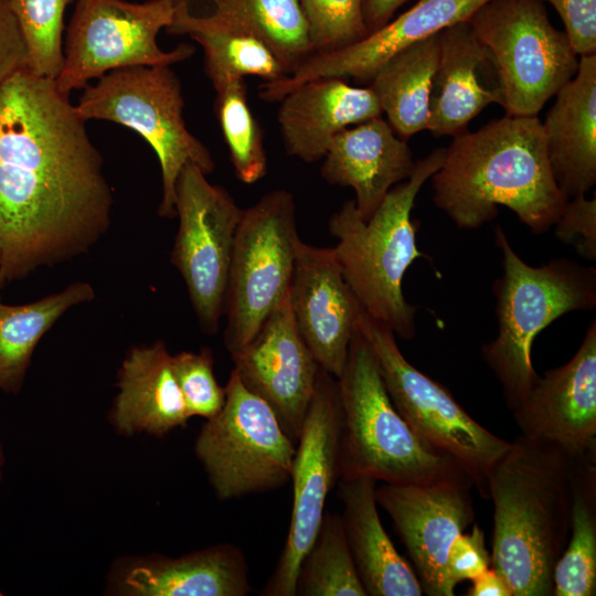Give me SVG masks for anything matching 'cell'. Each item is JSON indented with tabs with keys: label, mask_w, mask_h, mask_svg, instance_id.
Instances as JSON below:
<instances>
[{
	"label": "cell",
	"mask_w": 596,
	"mask_h": 596,
	"mask_svg": "<svg viewBox=\"0 0 596 596\" xmlns=\"http://www.w3.org/2000/svg\"><path fill=\"white\" fill-rule=\"evenodd\" d=\"M162 340L134 345L117 372L118 392L109 412L115 430L124 436L162 437L190 418Z\"/></svg>",
	"instance_id": "d4e9b609"
},
{
	"label": "cell",
	"mask_w": 596,
	"mask_h": 596,
	"mask_svg": "<svg viewBox=\"0 0 596 596\" xmlns=\"http://www.w3.org/2000/svg\"><path fill=\"white\" fill-rule=\"evenodd\" d=\"M299 596H366L358 575L341 515L324 511L296 579Z\"/></svg>",
	"instance_id": "1f68e13d"
},
{
	"label": "cell",
	"mask_w": 596,
	"mask_h": 596,
	"mask_svg": "<svg viewBox=\"0 0 596 596\" xmlns=\"http://www.w3.org/2000/svg\"><path fill=\"white\" fill-rule=\"evenodd\" d=\"M488 0H417L382 28L344 47L315 53L284 78L260 84L258 95L278 102L296 86L319 77L370 82L395 54L443 29L467 21Z\"/></svg>",
	"instance_id": "e0dca14e"
},
{
	"label": "cell",
	"mask_w": 596,
	"mask_h": 596,
	"mask_svg": "<svg viewBox=\"0 0 596 596\" xmlns=\"http://www.w3.org/2000/svg\"><path fill=\"white\" fill-rule=\"evenodd\" d=\"M300 238L292 194L276 189L243 210L224 300V345L245 347L288 297Z\"/></svg>",
	"instance_id": "9c48e42d"
},
{
	"label": "cell",
	"mask_w": 596,
	"mask_h": 596,
	"mask_svg": "<svg viewBox=\"0 0 596 596\" xmlns=\"http://www.w3.org/2000/svg\"><path fill=\"white\" fill-rule=\"evenodd\" d=\"M557 240L573 245L582 257L596 259V198L578 195L568 199L561 216L553 225Z\"/></svg>",
	"instance_id": "8d00e7d4"
},
{
	"label": "cell",
	"mask_w": 596,
	"mask_h": 596,
	"mask_svg": "<svg viewBox=\"0 0 596 596\" xmlns=\"http://www.w3.org/2000/svg\"><path fill=\"white\" fill-rule=\"evenodd\" d=\"M467 21L493 55L508 116H538L577 72L578 55L542 0H488Z\"/></svg>",
	"instance_id": "30bf717a"
},
{
	"label": "cell",
	"mask_w": 596,
	"mask_h": 596,
	"mask_svg": "<svg viewBox=\"0 0 596 596\" xmlns=\"http://www.w3.org/2000/svg\"><path fill=\"white\" fill-rule=\"evenodd\" d=\"M596 594V448L577 455L570 535L553 572V595Z\"/></svg>",
	"instance_id": "f546056e"
},
{
	"label": "cell",
	"mask_w": 596,
	"mask_h": 596,
	"mask_svg": "<svg viewBox=\"0 0 596 596\" xmlns=\"http://www.w3.org/2000/svg\"><path fill=\"white\" fill-rule=\"evenodd\" d=\"M366 0H300L315 53L330 52L369 34Z\"/></svg>",
	"instance_id": "e575fe53"
},
{
	"label": "cell",
	"mask_w": 596,
	"mask_h": 596,
	"mask_svg": "<svg viewBox=\"0 0 596 596\" xmlns=\"http://www.w3.org/2000/svg\"><path fill=\"white\" fill-rule=\"evenodd\" d=\"M3 284H4V283H3V279H2V276H1V270H0V288H1V286H2Z\"/></svg>",
	"instance_id": "ee69618b"
},
{
	"label": "cell",
	"mask_w": 596,
	"mask_h": 596,
	"mask_svg": "<svg viewBox=\"0 0 596 596\" xmlns=\"http://www.w3.org/2000/svg\"><path fill=\"white\" fill-rule=\"evenodd\" d=\"M170 66L110 71L83 88L75 105L85 121L99 119L123 125L153 149L162 180L157 212L163 219L175 217V183L182 168L191 162L207 175L215 167L210 150L184 123L181 83Z\"/></svg>",
	"instance_id": "52a82bcc"
},
{
	"label": "cell",
	"mask_w": 596,
	"mask_h": 596,
	"mask_svg": "<svg viewBox=\"0 0 596 596\" xmlns=\"http://www.w3.org/2000/svg\"><path fill=\"white\" fill-rule=\"evenodd\" d=\"M29 67L28 52L8 0H0V85Z\"/></svg>",
	"instance_id": "ab89813d"
},
{
	"label": "cell",
	"mask_w": 596,
	"mask_h": 596,
	"mask_svg": "<svg viewBox=\"0 0 596 596\" xmlns=\"http://www.w3.org/2000/svg\"><path fill=\"white\" fill-rule=\"evenodd\" d=\"M94 298L89 283L74 281L29 304L0 302V391L19 393L41 339L65 312Z\"/></svg>",
	"instance_id": "83f0119b"
},
{
	"label": "cell",
	"mask_w": 596,
	"mask_h": 596,
	"mask_svg": "<svg viewBox=\"0 0 596 596\" xmlns=\"http://www.w3.org/2000/svg\"><path fill=\"white\" fill-rule=\"evenodd\" d=\"M231 356L243 385L270 406L296 444L320 366L298 331L289 297L269 315L254 338Z\"/></svg>",
	"instance_id": "2e32d148"
},
{
	"label": "cell",
	"mask_w": 596,
	"mask_h": 596,
	"mask_svg": "<svg viewBox=\"0 0 596 596\" xmlns=\"http://www.w3.org/2000/svg\"><path fill=\"white\" fill-rule=\"evenodd\" d=\"M444 158L445 148H436L417 160L411 177L389 191L368 221L359 214L354 200H348L328 224L338 241L332 248L344 279L361 307L404 340L416 334L418 308L405 299L402 281L413 262L425 256L417 248L411 213L421 188Z\"/></svg>",
	"instance_id": "277c9868"
},
{
	"label": "cell",
	"mask_w": 596,
	"mask_h": 596,
	"mask_svg": "<svg viewBox=\"0 0 596 596\" xmlns=\"http://www.w3.org/2000/svg\"><path fill=\"white\" fill-rule=\"evenodd\" d=\"M3 465H4V454H3V449H2V446L0 444V480L2 478V468H3Z\"/></svg>",
	"instance_id": "7bdbcfd3"
},
{
	"label": "cell",
	"mask_w": 596,
	"mask_h": 596,
	"mask_svg": "<svg viewBox=\"0 0 596 596\" xmlns=\"http://www.w3.org/2000/svg\"><path fill=\"white\" fill-rule=\"evenodd\" d=\"M322 159L321 177L329 184L354 190L364 221L395 184L411 177L416 164L406 140L382 116L341 130Z\"/></svg>",
	"instance_id": "7402d4cb"
},
{
	"label": "cell",
	"mask_w": 596,
	"mask_h": 596,
	"mask_svg": "<svg viewBox=\"0 0 596 596\" xmlns=\"http://www.w3.org/2000/svg\"><path fill=\"white\" fill-rule=\"evenodd\" d=\"M470 489L451 481L375 487L376 503L390 515L424 594L454 595L447 557L454 540L473 522Z\"/></svg>",
	"instance_id": "9a60e30c"
},
{
	"label": "cell",
	"mask_w": 596,
	"mask_h": 596,
	"mask_svg": "<svg viewBox=\"0 0 596 596\" xmlns=\"http://www.w3.org/2000/svg\"><path fill=\"white\" fill-rule=\"evenodd\" d=\"M277 120L285 150L304 162L322 159L343 129L382 116L370 86H351L341 77H319L289 91Z\"/></svg>",
	"instance_id": "603a6c76"
},
{
	"label": "cell",
	"mask_w": 596,
	"mask_h": 596,
	"mask_svg": "<svg viewBox=\"0 0 596 596\" xmlns=\"http://www.w3.org/2000/svg\"><path fill=\"white\" fill-rule=\"evenodd\" d=\"M520 435L555 444L573 455L596 448V321L574 356L538 376L512 411Z\"/></svg>",
	"instance_id": "ac0fdd59"
},
{
	"label": "cell",
	"mask_w": 596,
	"mask_h": 596,
	"mask_svg": "<svg viewBox=\"0 0 596 596\" xmlns=\"http://www.w3.org/2000/svg\"><path fill=\"white\" fill-rule=\"evenodd\" d=\"M107 590L120 596H246L251 585L244 553L223 543L177 557L118 558L109 572Z\"/></svg>",
	"instance_id": "ffe728a7"
},
{
	"label": "cell",
	"mask_w": 596,
	"mask_h": 596,
	"mask_svg": "<svg viewBox=\"0 0 596 596\" xmlns=\"http://www.w3.org/2000/svg\"><path fill=\"white\" fill-rule=\"evenodd\" d=\"M469 596H512V590L505 579L492 567L471 579Z\"/></svg>",
	"instance_id": "60d3db41"
},
{
	"label": "cell",
	"mask_w": 596,
	"mask_h": 596,
	"mask_svg": "<svg viewBox=\"0 0 596 596\" xmlns=\"http://www.w3.org/2000/svg\"><path fill=\"white\" fill-rule=\"evenodd\" d=\"M68 96L29 67L0 85L3 283L88 253L110 227L104 159Z\"/></svg>",
	"instance_id": "6da1fadb"
},
{
	"label": "cell",
	"mask_w": 596,
	"mask_h": 596,
	"mask_svg": "<svg viewBox=\"0 0 596 596\" xmlns=\"http://www.w3.org/2000/svg\"><path fill=\"white\" fill-rule=\"evenodd\" d=\"M560 14L564 32L578 56L596 54V0H542Z\"/></svg>",
	"instance_id": "f35d334b"
},
{
	"label": "cell",
	"mask_w": 596,
	"mask_h": 596,
	"mask_svg": "<svg viewBox=\"0 0 596 596\" xmlns=\"http://www.w3.org/2000/svg\"><path fill=\"white\" fill-rule=\"evenodd\" d=\"M2 595H3V593H2L1 589H0V596H2Z\"/></svg>",
	"instance_id": "f6af8a7d"
},
{
	"label": "cell",
	"mask_w": 596,
	"mask_h": 596,
	"mask_svg": "<svg viewBox=\"0 0 596 596\" xmlns=\"http://www.w3.org/2000/svg\"><path fill=\"white\" fill-rule=\"evenodd\" d=\"M491 567V555L486 549L483 532L473 523L469 533L459 534L448 552L447 578L455 589L458 583L472 579Z\"/></svg>",
	"instance_id": "74e56055"
},
{
	"label": "cell",
	"mask_w": 596,
	"mask_h": 596,
	"mask_svg": "<svg viewBox=\"0 0 596 596\" xmlns=\"http://www.w3.org/2000/svg\"><path fill=\"white\" fill-rule=\"evenodd\" d=\"M221 411L206 419L194 453L220 500L278 489L290 480L296 444L270 406L232 370Z\"/></svg>",
	"instance_id": "8fae6325"
},
{
	"label": "cell",
	"mask_w": 596,
	"mask_h": 596,
	"mask_svg": "<svg viewBox=\"0 0 596 596\" xmlns=\"http://www.w3.org/2000/svg\"><path fill=\"white\" fill-rule=\"evenodd\" d=\"M214 11L249 29L284 64L287 75L315 54L300 0H211Z\"/></svg>",
	"instance_id": "4dcf8cb0"
},
{
	"label": "cell",
	"mask_w": 596,
	"mask_h": 596,
	"mask_svg": "<svg viewBox=\"0 0 596 596\" xmlns=\"http://www.w3.org/2000/svg\"><path fill=\"white\" fill-rule=\"evenodd\" d=\"M555 96L542 129L553 177L568 200L596 183V54L579 57L575 76Z\"/></svg>",
	"instance_id": "cb8c5ba5"
},
{
	"label": "cell",
	"mask_w": 596,
	"mask_h": 596,
	"mask_svg": "<svg viewBox=\"0 0 596 596\" xmlns=\"http://www.w3.org/2000/svg\"><path fill=\"white\" fill-rule=\"evenodd\" d=\"M8 1L26 47L29 68L55 81L64 61V13L76 0Z\"/></svg>",
	"instance_id": "836d02e7"
},
{
	"label": "cell",
	"mask_w": 596,
	"mask_h": 596,
	"mask_svg": "<svg viewBox=\"0 0 596 596\" xmlns=\"http://www.w3.org/2000/svg\"><path fill=\"white\" fill-rule=\"evenodd\" d=\"M432 188L434 203L462 230L492 221L503 205L541 234L553 227L567 202L553 177L536 116L505 115L453 137Z\"/></svg>",
	"instance_id": "7a4b0ae2"
},
{
	"label": "cell",
	"mask_w": 596,
	"mask_h": 596,
	"mask_svg": "<svg viewBox=\"0 0 596 596\" xmlns=\"http://www.w3.org/2000/svg\"><path fill=\"white\" fill-rule=\"evenodd\" d=\"M191 2H180L166 31L189 35L202 46L204 70L213 87L235 77L257 76L274 82L287 76L281 61L257 34L214 10L195 14Z\"/></svg>",
	"instance_id": "4316f807"
},
{
	"label": "cell",
	"mask_w": 596,
	"mask_h": 596,
	"mask_svg": "<svg viewBox=\"0 0 596 596\" xmlns=\"http://www.w3.org/2000/svg\"><path fill=\"white\" fill-rule=\"evenodd\" d=\"M494 240L502 255V275L492 287L499 330L482 345L481 353L512 412L539 376L531 358L534 338L567 312L595 309L596 269L567 258L530 266L512 248L500 225Z\"/></svg>",
	"instance_id": "8992f818"
},
{
	"label": "cell",
	"mask_w": 596,
	"mask_h": 596,
	"mask_svg": "<svg viewBox=\"0 0 596 596\" xmlns=\"http://www.w3.org/2000/svg\"><path fill=\"white\" fill-rule=\"evenodd\" d=\"M243 213L232 195L187 163L175 183L178 232L171 264L181 275L204 334L217 332L236 230Z\"/></svg>",
	"instance_id": "4fadbf2b"
},
{
	"label": "cell",
	"mask_w": 596,
	"mask_h": 596,
	"mask_svg": "<svg viewBox=\"0 0 596 596\" xmlns=\"http://www.w3.org/2000/svg\"><path fill=\"white\" fill-rule=\"evenodd\" d=\"M171 364L190 418L215 416L224 405L226 393L215 379L212 350L203 347L198 352L181 351L172 354Z\"/></svg>",
	"instance_id": "d590c367"
},
{
	"label": "cell",
	"mask_w": 596,
	"mask_h": 596,
	"mask_svg": "<svg viewBox=\"0 0 596 596\" xmlns=\"http://www.w3.org/2000/svg\"><path fill=\"white\" fill-rule=\"evenodd\" d=\"M438 33L395 54L370 81L387 123L405 140L427 129L429 91L439 57Z\"/></svg>",
	"instance_id": "f1b7e54d"
},
{
	"label": "cell",
	"mask_w": 596,
	"mask_h": 596,
	"mask_svg": "<svg viewBox=\"0 0 596 596\" xmlns=\"http://www.w3.org/2000/svg\"><path fill=\"white\" fill-rule=\"evenodd\" d=\"M193 1V0H192Z\"/></svg>",
	"instance_id": "bcb514c9"
},
{
	"label": "cell",
	"mask_w": 596,
	"mask_h": 596,
	"mask_svg": "<svg viewBox=\"0 0 596 596\" xmlns=\"http://www.w3.org/2000/svg\"><path fill=\"white\" fill-rule=\"evenodd\" d=\"M289 304L298 331L315 360L338 377L362 307L345 281L332 247L299 241Z\"/></svg>",
	"instance_id": "d6986e66"
},
{
	"label": "cell",
	"mask_w": 596,
	"mask_h": 596,
	"mask_svg": "<svg viewBox=\"0 0 596 596\" xmlns=\"http://www.w3.org/2000/svg\"><path fill=\"white\" fill-rule=\"evenodd\" d=\"M356 329L369 345L400 415L428 447L456 460L480 494L488 498V475L510 441L481 426L444 385L412 365L393 331L363 308Z\"/></svg>",
	"instance_id": "ba28073f"
},
{
	"label": "cell",
	"mask_w": 596,
	"mask_h": 596,
	"mask_svg": "<svg viewBox=\"0 0 596 596\" xmlns=\"http://www.w3.org/2000/svg\"><path fill=\"white\" fill-rule=\"evenodd\" d=\"M338 497L349 549L366 596H421V582L386 533L371 478L340 479Z\"/></svg>",
	"instance_id": "484cf974"
},
{
	"label": "cell",
	"mask_w": 596,
	"mask_h": 596,
	"mask_svg": "<svg viewBox=\"0 0 596 596\" xmlns=\"http://www.w3.org/2000/svg\"><path fill=\"white\" fill-rule=\"evenodd\" d=\"M340 437L338 380L320 368L296 443L288 533L276 566L259 593L263 596H296L299 564L318 532L327 497L340 480Z\"/></svg>",
	"instance_id": "5bb4252c"
},
{
	"label": "cell",
	"mask_w": 596,
	"mask_h": 596,
	"mask_svg": "<svg viewBox=\"0 0 596 596\" xmlns=\"http://www.w3.org/2000/svg\"><path fill=\"white\" fill-rule=\"evenodd\" d=\"M576 456L519 435L488 475L491 567L512 596L553 595L554 567L570 535Z\"/></svg>",
	"instance_id": "3957f363"
},
{
	"label": "cell",
	"mask_w": 596,
	"mask_h": 596,
	"mask_svg": "<svg viewBox=\"0 0 596 596\" xmlns=\"http://www.w3.org/2000/svg\"><path fill=\"white\" fill-rule=\"evenodd\" d=\"M182 0H76L66 29L57 88L65 95L92 79L130 66L172 65L190 58L188 43L163 51L157 36L167 29Z\"/></svg>",
	"instance_id": "7c38bea8"
},
{
	"label": "cell",
	"mask_w": 596,
	"mask_h": 596,
	"mask_svg": "<svg viewBox=\"0 0 596 596\" xmlns=\"http://www.w3.org/2000/svg\"><path fill=\"white\" fill-rule=\"evenodd\" d=\"M409 0H366L365 23L369 33L376 31L392 20L394 13Z\"/></svg>",
	"instance_id": "b9f144b4"
},
{
	"label": "cell",
	"mask_w": 596,
	"mask_h": 596,
	"mask_svg": "<svg viewBox=\"0 0 596 596\" xmlns=\"http://www.w3.org/2000/svg\"><path fill=\"white\" fill-rule=\"evenodd\" d=\"M215 114L236 178L252 184L265 177L267 156L264 132L253 115L244 78H231L214 87Z\"/></svg>",
	"instance_id": "d6a6232c"
},
{
	"label": "cell",
	"mask_w": 596,
	"mask_h": 596,
	"mask_svg": "<svg viewBox=\"0 0 596 596\" xmlns=\"http://www.w3.org/2000/svg\"><path fill=\"white\" fill-rule=\"evenodd\" d=\"M439 57L428 98L427 130L455 137L491 104L503 105L500 73L490 50L468 21L439 33Z\"/></svg>",
	"instance_id": "44dd1931"
},
{
	"label": "cell",
	"mask_w": 596,
	"mask_h": 596,
	"mask_svg": "<svg viewBox=\"0 0 596 596\" xmlns=\"http://www.w3.org/2000/svg\"><path fill=\"white\" fill-rule=\"evenodd\" d=\"M337 380L341 403L340 479L473 486L456 460L428 447L396 411L358 329Z\"/></svg>",
	"instance_id": "5b68a950"
}]
</instances>
